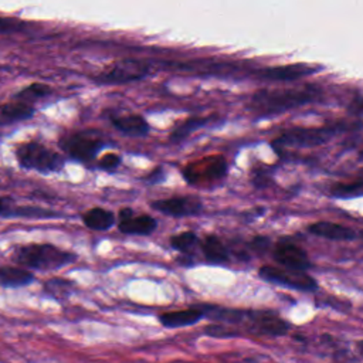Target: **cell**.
Here are the masks:
<instances>
[{"label":"cell","instance_id":"1","mask_svg":"<svg viewBox=\"0 0 363 363\" xmlns=\"http://www.w3.org/2000/svg\"><path fill=\"white\" fill-rule=\"evenodd\" d=\"M10 258L17 265L26 269L29 268L37 271H53L75 262L78 255L54 244L30 243L15 246Z\"/></svg>","mask_w":363,"mask_h":363},{"label":"cell","instance_id":"2","mask_svg":"<svg viewBox=\"0 0 363 363\" xmlns=\"http://www.w3.org/2000/svg\"><path fill=\"white\" fill-rule=\"evenodd\" d=\"M318 98L315 88L305 89H261L253 96L251 107L261 117L276 115L306 105Z\"/></svg>","mask_w":363,"mask_h":363},{"label":"cell","instance_id":"3","mask_svg":"<svg viewBox=\"0 0 363 363\" xmlns=\"http://www.w3.org/2000/svg\"><path fill=\"white\" fill-rule=\"evenodd\" d=\"M15 158L22 169L40 175L60 173L66 168V158L60 152L37 141L19 144L15 149Z\"/></svg>","mask_w":363,"mask_h":363},{"label":"cell","instance_id":"4","mask_svg":"<svg viewBox=\"0 0 363 363\" xmlns=\"http://www.w3.org/2000/svg\"><path fill=\"white\" fill-rule=\"evenodd\" d=\"M59 147L70 159L80 163H89L105 148V141L96 131L85 129L63 136L59 141Z\"/></svg>","mask_w":363,"mask_h":363},{"label":"cell","instance_id":"5","mask_svg":"<svg viewBox=\"0 0 363 363\" xmlns=\"http://www.w3.org/2000/svg\"><path fill=\"white\" fill-rule=\"evenodd\" d=\"M149 74V66L136 59H122L107 66L101 73L93 77L98 85H121L141 81Z\"/></svg>","mask_w":363,"mask_h":363},{"label":"cell","instance_id":"6","mask_svg":"<svg viewBox=\"0 0 363 363\" xmlns=\"http://www.w3.org/2000/svg\"><path fill=\"white\" fill-rule=\"evenodd\" d=\"M335 132V128H295L280 135L279 138L272 142V147H274L277 152H280L281 149L290 147L302 148L323 145L332 138Z\"/></svg>","mask_w":363,"mask_h":363},{"label":"cell","instance_id":"7","mask_svg":"<svg viewBox=\"0 0 363 363\" xmlns=\"http://www.w3.org/2000/svg\"><path fill=\"white\" fill-rule=\"evenodd\" d=\"M227 173V162L223 156L214 155L193 162L185 168L184 176L191 185H205L221 180Z\"/></svg>","mask_w":363,"mask_h":363},{"label":"cell","instance_id":"8","mask_svg":"<svg viewBox=\"0 0 363 363\" xmlns=\"http://www.w3.org/2000/svg\"><path fill=\"white\" fill-rule=\"evenodd\" d=\"M258 274L262 280H265L268 283L290 287L294 290L315 291L318 288L316 281L311 276H308L306 272L281 269V268L272 267V265H262L258 271Z\"/></svg>","mask_w":363,"mask_h":363},{"label":"cell","instance_id":"9","mask_svg":"<svg viewBox=\"0 0 363 363\" xmlns=\"http://www.w3.org/2000/svg\"><path fill=\"white\" fill-rule=\"evenodd\" d=\"M274 260L284 265L286 268L291 269V271H299L304 272L306 269L311 268V261L308 254L298 246L288 243V242H281L276 246L274 253Z\"/></svg>","mask_w":363,"mask_h":363},{"label":"cell","instance_id":"10","mask_svg":"<svg viewBox=\"0 0 363 363\" xmlns=\"http://www.w3.org/2000/svg\"><path fill=\"white\" fill-rule=\"evenodd\" d=\"M151 207L172 217H186L199 214L202 212V202L193 198H170L155 200L151 203Z\"/></svg>","mask_w":363,"mask_h":363},{"label":"cell","instance_id":"11","mask_svg":"<svg viewBox=\"0 0 363 363\" xmlns=\"http://www.w3.org/2000/svg\"><path fill=\"white\" fill-rule=\"evenodd\" d=\"M111 125L126 136L132 138H142L147 136L151 131L148 121L138 114H128V115H111Z\"/></svg>","mask_w":363,"mask_h":363},{"label":"cell","instance_id":"12","mask_svg":"<svg viewBox=\"0 0 363 363\" xmlns=\"http://www.w3.org/2000/svg\"><path fill=\"white\" fill-rule=\"evenodd\" d=\"M309 233L324 237L328 240L334 242H352L356 239V232L352 230L350 227H345L338 223H331V221H318L313 223L308 227Z\"/></svg>","mask_w":363,"mask_h":363},{"label":"cell","instance_id":"13","mask_svg":"<svg viewBox=\"0 0 363 363\" xmlns=\"http://www.w3.org/2000/svg\"><path fill=\"white\" fill-rule=\"evenodd\" d=\"M316 71H320V67L315 68L306 64H290L280 67H269L260 73V75L265 80L274 81H294L302 77H308Z\"/></svg>","mask_w":363,"mask_h":363},{"label":"cell","instance_id":"14","mask_svg":"<svg viewBox=\"0 0 363 363\" xmlns=\"http://www.w3.org/2000/svg\"><path fill=\"white\" fill-rule=\"evenodd\" d=\"M158 221L149 214L132 216L126 220L118 221V230L128 236H149L156 230Z\"/></svg>","mask_w":363,"mask_h":363},{"label":"cell","instance_id":"15","mask_svg":"<svg viewBox=\"0 0 363 363\" xmlns=\"http://www.w3.org/2000/svg\"><path fill=\"white\" fill-rule=\"evenodd\" d=\"M34 114H36L34 105L12 100L10 103L0 105V125L5 126V125L27 121L33 118Z\"/></svg>","mask_w":363,"mask_h":363},{"label":"cell","instance_id":"16","mask_svg":"<svg viewBox=\"0 0 363 363\" xmlns=\"http://www.w3.org/2000/svg\"><path fill=\"white\" fill-rule=\"evenodd\" d=\"M81 220L89 230L108 232L117 223V216L104 207H91L81 216Z\"/></svg>","mask_w":363,"mask_h":363},{"label":"cell","instance_id":"17","mask_svg":"<svg viewBox=\"0 0 363 363\" xmlns=\"http://www.w3.org/2000/svg\"><path fill=\"white\" fill-rule=\"evenodd\" d=\"M34 281V274L26 268L15 265L0 267V286L6 288L27 287Z\"/></svg>","mask_w":363,"mask_h":363},{"label":"cell","instance_id":"18","mask_svg":"<svg viewBox=\"0 0 363 363\" xmlns=\"http://www.w3.org/2000/svg\"><path fill=\"white\" fill-rule=\"evenodd\" d=\"M203 311L199 308H191L184 311H175V312H166L159 316V321L166 328H180L186 325H193L199 320H202Z\"/></svg>","mask_w":363,"mask_h":363},{"label":"cell","instance_id":"19","mask_svg":"<svg viewBox=\"0 0 363 363\" xmlns=\"http://www.w3.org/2000/svg\"><path fill=\"white\" fill-rule=\"evenodd\" d=\"M53 94V88L49 84L44 82H33L27 87H24L23 89H20L19 93H16L13 96L12 100L15 101H22L30 105H34V103L49 97Z\"/></svg>","mask_w":363,"mask_h":363},{"label":"cell","instance_id":"20","mask_svg":"<svg viewBox=\"0 0 363 363\" xmlns=\"http://www.w3.org/2000/svg\"><path fill=\"white\" fill-rule=\"evenodd\" d=\"M206 260L212 264H224L229 261V250L216 236H207L202 243Z\"/></svg>","mask_w":363,"mask_h":363},{"label":"cell","instance_id":"21","mask_svg":"<svg viewBox=\"0 0 363 363\" xmlns=\"http://www.w3.org/2000/svg\"><path fill=\"white\" fill-rule=\"evenodd\" d=\"M63 217L59 212L43 209L38 206H17L12 213V218H59Z\"/></svg>","mask_w":363,"mask_h":363},{"label":"cell","instance_id":"22","mask_svg":"<svg viewBox=\"0 0 363 363\" xmlns=\"http://www.w3.org/2000/svg\"><path fill=\"white\" fill-rule=\"evenodd\" d=\"M255 327L260 332L268 335H283L288 329V325L283 320L272 315H261L260 318H257Z\"/></svg>","mask_w":363,"mask_h":363},{"label":"cell","instance_id":"23","mask_svg":"<svg viewBox=\"0 0 363 363\" xmlns=\"http://www.w3.org/2000/svg\"><path fill=\"white\" fill-rule=\"evenodd\" d=\"M74 281H68L64 279H50L49 281L44 283V291L49 295H53L54 298H67L71 295L74 290Z\"/></svg>","mask_w":363,"mask_h":363},{"label":"cell","instance_id":"24","mask_svg":"<svg viewBox=\"0 0 363 363\" xmlns=\"http://www.w3.org/2000/svg\"><path fill=\"white\" fill-rule=\"evenodd\" d=\"M207 122H209V118H192V119H188L185 124L179 125L170 133V141L172 142H179L182 140H185L188 135H191L193 131L205 126Z\"/></svg>","mask_w":363,"mask_h":363},{"label":"cell","instance_id":"25","mask_svg":"<svg viewBox=\"0 0 363 363\" xmlns=\"http://www.w3.org/2000/svg\"><path fill=\"white\" fill-rule=\"evenodd\" d=\"M198 243V236L193 232H184L180 235H176L170 239V246L175 250L188 253L191 251V249Z\"/></svg>","mask_w":363,"mask_h":363},{"label":"cell","instance_id":"26","mask_svg":"<svg viewBox=\"0 0 363 363\" xmlns=\"http://www.w3.org/2000/svg\"><path fill=\"white\" fill-rule=\"evenodd\" d=\"M362 195H363V182H356V184H349V185L339 184L332 188V196L341 199H349Z\"/></svg>","mask_w":363,"mask_h":363},{"label":"cell","instance_id":"27","mask_svg":"<svg viewBox=\"0 0 363 363\" xmlns=\"http://www.w3.org/2000/svg\"><path fill=\"white\" fill-rule=\"evenodd\" d=\"M27 29V22L17 19V17H9V16H0V34H12V33H20Z\"/></svg>","mask_w":363,"mask_h":363},{"label":"cell","instance_id":"28","mask_svg":"<svg viewBox=\"0 0 363 363\" xmlns=\"http://www.w3.org/2000/svg\"><path fill=\"white\" fill-rule=\"evenodd\" d=\"M122 163V158L117 154H105L100 161H98V168L104 172H115L119 165Z\"/></svg>","mask_w":363,"mask_h":363},{"label":"cell","instance_id":"29","mask_svg":"<svg viewBox=\"0 0 363 363\" xmlns=\"http://www.w3.org/2000/svg\"><path fill=\"white\" fill-rule=\"evenodd\" d=\"M15 207L16 203L10 196H0V217L12 218V213Z\"/></svg>","mask_w":363,"mask_h":363},{"label":"cell","instance_id":"30","mask_svg":"<svg viewBox=\"0 0 363 363\" xmlns=\"http://www.w3.org/2000/svg\"><path fill=\"white\" fill-rule=\"evenodd\" d=\"M163 179H165V173H163V169H162V168H156L154 172H151V173L145 177V180L148 182V184H154V185L162 184Z\"/></svg>","mask_w":363,"mask_h":363},{"label":"cell","instance_id":"31","mask_svg":"<svg viewBox=\"0 0 363 363\" xmlns=\"http://www.w3.org/2000/svg\"><path fill=\"white\" fill-rule=\"evenodd\" d=\"M349 111L355 115H363V97H356L350 105H349Z\"/></svg>","mask_w":363,"mask_h":363},{"label":"cell","instance_id":"32","mask_svg":"<svg viewBox=\"0 0 363 363\" xmlns=\"http://www.w3.org/2000/svg\"><path fill=\"white\" fill-rule=\"evenodd\" d=\"M268 244H269V240L265 237H254V240L251 243V246L257 250H264L268 247Z\"/></svg>","mask_w":363,"mask_h":363},{"label":"cell","instance_id":"33","mask_svg":"<svg viewBox=\"0 0 363 363\" xmlns=\"http://www.w3.org/2000/svg\"><path fill=\"white\" fill-rule=\"evenodd\" d=\"M357 348H359V352L363 355V341L362 342H359V345H357Z\"/></svg>","mask_w":363,"mask_h":363},{"label":"cell","instance_id":"34","mask_svg":"<svg viewBox=\"0 0 363 363\" xmlns=\"http://www.w3.org/2000/svg\"><path fill=\"white\" fill-rule=\"evenodd\" d=\"M362 156H363V152H362Z\"/></svg>","mask_w":363,"mask_h":363}]
</instances>
